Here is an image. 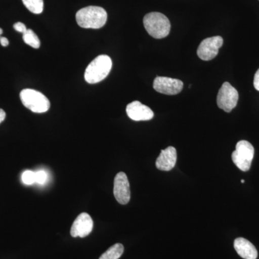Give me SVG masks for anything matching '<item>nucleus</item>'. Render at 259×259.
<instances>
[{"label": "nucleus", "mask_w": 259, "mask_h": 259, "mask_svg": "<svg viewBox=\"0 0 259 259\" xmlns=\"http://www.w3.org/2000/svg\"><path fill=\"white\" fill-rule=\"evenodd\" d=\"M107 20V12L101 7H86L76 15V23L83 28H101L106 24Z\"/></svg>", "instance_id": "obj_1"}, {"label": "nucleus", "mask_w": 259, "mask_h": 259, "mask_svg": "<svg viewBox=\"0 0 259 259\" xmlns=\"http://www.w3.org/2000/svg\"><path fill=\"white\" fill-rule=\"evenodd\" d=\"M111 59L107 55L97 56L88 65L84 73V79L89 83H97L105 79L111 71Z\"/></svg>", "instance_id": "obj_2"}, {"label": "nucleus", "mask_w": 259, "mask_h": 259, "mask_svg": "<svg viewBox=\"0 0 259 259\" xmlns=\"http://www.w3.org/2000/svg\"><path fill=\"white\" fill-rule=\"evenodd\" d=\"M144 25L148 33L156 39L168 36L171 30L169 20L164 15L156 12L145 15Z\"/></svg>", "instance_id": "obj_3"}, {"label": "nucleus", "mask_w": 259, "mask_h": 259, "mask_svg": "<svg viewBox=\"0 0 259 259\" xmlns=\"http://www.w3.org/2000/svg\"><path fill=\"white\" fill-rule=\"evenodd\" d=\"M24 106L35 113H44L49 110L50 101L44 94L31 89H25L20 94Z\"/></svg>", "instance_id": "obj_4"}, {"label": "nucleus", "mask_w": 259, "mask_h": 259, "mask_svg": "<svg viewBox=\"0 0 259 259\" xmlns=\"http://www.w3.org/2000/svg\"><path fill=\"white\" fill-rule=\"evenodd\" d=\"M254 156V148L247 141L238 142L236 151L232 153V160L240 170L248 171Z\"/></svg>", "instance_id": "obj_5"}, {"label": "nucleus", "mask_w": 259, "mask_h": 259, "mask_svg": "<svg viewBox=\"0 0 259 259\" xmlns=\"http://www.w3.org/2000/svg\"><path fill=\"white\" fill-rule=\"evenodd\" d=\"M238 93L229 82L223 83L218 92L217 104L219 108L226 112H231L236 107Z\"/></svg>", "instance_id": "obj_6"}, {"label": "nucleus", "mask_w": 259, "mask_h": 259, "mask_svg": "<svg viewBox=\"0 0 259 259\" xmlns=\"http://www.w3.org/2000/svg\"><path fill=\"white\" fill-rule=\"evenodd\" d=\"M223 39L221 36H214L204 39L199 44L197 56L203 61H210L217 56L219 49L222 47Z\"/></svg>", "instance_id": "obj_7"}, {"label": "nucleus", "mask_w": 259, "mask_h": 259, "mask_svg": "<svg viewBox=\"0 0 259 259\" xmlns=\"http://www.w3.org/2000/svg\"><path fill=\"white\" fill-rule=\"evenodd\" d=\"M114 196L121 204L128 203L131 199V189L127 175L124 172H119L114 180Z\"/></svg>", "instance_id": "obj_8"}, {"label": "nucleus", "mask_w": 259, "mask_h": 259, "mask_svg": "<svg viewBox=\"0 0 259 259\" xmlns=\"http://www.w3.org/2000/svg\"><path fill=\"white\" fill-rule=\"evenodd\" d=\"M184 83L180 79L157 76L153 81V89L158 93L167 95H175L180 93Z\"/></svg>", "instance_id": "obj_9"}, {"label": "nucleus", "mask_w": 259, "mask_h": 259, "mask_svg": "<svg viewBox=\"0 0 259 259\" xmlns=\"http://www.w3.org/2000/svg\"><path fill=\"white\" fill-rule=\"evenodd\" d=\"M94 223L88 213L82 212L76 218L71 228V235L74 238H84L92 233Z\"/></svg>", "instance_id": "obj_10"}, {"label": "nucleus", "mask_w": 259, "mask_h": 259, "mask_svg": "<svg viewBox=\"0 0 259 259\" xmlns=\"http://www.w3.org/2000/svg\"><path fill=\"white\" fill-rule=\"evenodd\" d=\"M126 112L131 120L147 121L153 118L154 114L151 109L139 101L131 102L126 107Z\"/></svg>", "instance_id": "obj_11"}, {"label": "nucleus", "mask_w": 259, "mask_h": 259, "mask_svg": "<svg viewBox=\"0 0 259 259\" xmlns=\"http://www.w3.org/2000/svg\"><path fill=\"white\" fill-rule=\"evenodd\" d=\"M177 153L176 148L169 146L162 150L156 159V166L161 171H168L175 166L177 163Z\"/></svg>", "instance_id": "obj_12"}, {"label": "nucleus", "mask_w": 259, "mask_h": 259, "mask_svg": "<svg viewBox=\"0 0 259 259\" xmlns=\"http://www.w3.org/2000/svg\"><path fill=\"white\" fill-rule=\"evenodd\" d=\"M234 248L241 258L256 259L258 257V251L254 245L245 238H236L234 241Z\"/></svg>", "instance_id": "obj_13"}, {"label": "nucleus", "mask_w": 259, "mask_h": 259, "mask_svg": "<svg viewBox=\"0 0 259 259\" xmlns=\"http://www.w3.org/2000/svg\"><path fill=\"white\" fill-rule=\"evenodd\" d=\"M124 252L123 245L121 243H116L102 253L99 259H119Z\"/></svg>", "instance_id": "obj_14"}, {"label": "nucleus", "mask_w": 259, "mask_h": 259, "mask_svg": "<svg viewBox=\"0 0 259 259\" xmlns=\"http://www.w3.org/2000/svg\"><path fill=\"white\" fill-rule=\"evenodd\" d=\"M23 39L27 45L30 46L34 49H39L40 47V39L37 37L36 34L30 29H28L26 32H24Z\"/></svg>", "instance_id": "obj_15"}, {"label": "nucleus", "mask_w": 259, "mask_h": 259, "mask_svg": "<svg viewBox=\"0 0 259 259\" xmlns=\"http://www.w3.org/2000/svg\"><path fill=\"white\" fill-rule=\"evenodd\" d=\"M27 9L34 14H40L44 10V0H22Z\"/></svg>", "instance_id": "obj_16"}, {"label": "nucleus", "mask_w": 259, "mask_h": 259, "mask_svg": "<svg viewBox=\"0 0 259 259\" xmlns=\"http://www.w3.org/2000/svg\"><path fill=\"white\" fill-rule=\"evenodd\" d=\"M22 182L24 185H32L35 183V172L27 170L23 172L21 177Z\"/></svg>", "instance_id": "obj_17"}, {"label": "nucleus", "mask_w": 259, "mask_h": 259, "mask_svg": "<svg viewBox=\"0 0 259 259\" xmlns=\"http://www.w3.org/2000/svg\"><path fill=\"white\" fill-rule=\"evenodd\" d=\"M35 174V183L38 185H44L47 183L48 180H49V176H48L47 172L44 171V170H39Z\"/></svg>", "instance_id": "obj_18"}, {"label": "nucleus", "mask_w": 259, "mask_h": 259, "mask_svg": "<svg viewBox=\"0 0 259 259\" xmlns=\"http://www.w3.org/2000/svg\"><path fill=\"white\" fill-rule=\"evenodd\" d=\"M13 27H14L15 30H16V31L21 32V33L23 34L24 32H26V30H28V29L26 28V26H25V24L20 23V22H18V23L14 24Z\"/></svg>", "instance_id": "obj_19"}, {"label": "nucleus", "mask_w": 259, "mask_h": 259, "mask_svg": "<svg viewBox=\"0 0 259 259\" xmlns=\"http://www.w3.org/2000/svg\"><path fill=\"white\" fill-rule=\"evenodd\" d=\"M253 85L257 91H259V69L255 74L254 80H253Z\"/></svg>", "instance_id": "obj_20"}, {"label": "nucleus", "mask_w": 259, "mask_h": 259, "mask_svg": "<svg viewBox=\"0 0 259 259\" xmlns=\"http://www.w3.org/2000/svg\"><path fill=\"white\" fill-rule=\"evenodd\" d=\"M0 44L3 47H8L9 45V40L5 37H0Z\"/></svg>", "instance_id": "obj_21"}, {"label": "nucleus", "mask_w": 259, "mask_h": 259, "mask_svg": "<svg viewBox=\"0 0 259 259\" xmlns=\"http://www.w3.org/2000/svg\"><path fill=\"white\" fill-rule=\"evenodd\" d=\"M5 117H6V113L3 109L0 108V123L5 120Z\"/></svg>", "instance_id": "obj_22"}, {"label": "nucleus", "mask_w": 259, "mask_h": 259, "mask_svg": "<svg viewBox=\"0 0 259 259\" xmlns=\"http://www.w3.org/2000/svg\"><path fill=\"white\" fill-rule=\"evenodd\" d=\"M3 30H2V28H0V35H1L2 34H3Z\"/></svg>", "instance_id": "obj_23"}, {"label": "nucleus", "mask_w": 259, "mask_h": 259, "mask_svg": "<svg viewBox=\"0 0 259 259\" xmlns=\"http://www.w3.org/2000/svg\"><path fill=\"white\" fill-rule=\"evenodd\" d=\"M241 182H242V183H244L245 180H242Z\"/></svg>", "instance_id": "obj_24"}]
</instances>
